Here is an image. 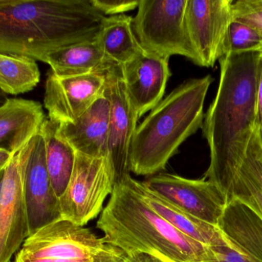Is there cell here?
<instances>
[{"label":"cell","mask_w":262,"mask_h":262,"mask_svg":"<svg viewBox=\"0 0 262 262\" xmlns=\"http://www.w3.org/2000/svg\"><path fill=\"white\" fill-rule=\"evenodd\" d=\"M7 99L8 98L7 97H6V94H5L3 91L0 90V106H1L2 104H3V103H4Z\"/></svg>","instance_id":"cell-32"},{"label":"cell","mask_w":262,"mask_h":262,"mask_svg":"<svg viewBox=\"0 0 262 262\" xmlns=\"http://www.w3.org/2000/svg\"><path fill=\"white\" fill-rule=\"evenodd\" d=\"M104 17L90 0H0V52L44 62L52 51L95 39Z\"/></svg>","instance_id":"cell-2"},{"label":"cell","mask_w":262,"mask_h":262,"mask_svg":"<svg viewBox=\"0 0 262 262\" xmlns=\"http://www.w3.org/2000/svg\"><path fill=\"white\" fill-rule=\"evenodd\" d=\"M12 154L9 153L7 151L0 149V172H3L5 168L9 164V161L12 157Z\"/></svg>","instance_id":"cell-31"},{"label":"cell","mask_w":262,"mask_h":262,"mask_svg":"<svg viewBox=\"0 0 262 262\" xmlns=\"http://www.w3.org/2000/svg\"><path fill=\"white\" fill-rule=\"evenodd\" d=\"M140 189L148 206L183 235L205 246L231 244L220 228L201 221L157 196L148 191L141 182Z\"/></svg>","instance_id":"cell-18"},{"label":"cell","mask_w":262,"mask_h":262,"mask_svg":"<svg viewBox=\"0 0 262 262\" xmlns=\"http://www.w3.org/2000/svg\"><path fill=\"white\" fill-rule=\"evenodd\" d=\"M210 75L182 83L137 126L131 141L129 170L152 176L166 169L179 148L203 126Z\"/></svg>","instance_id":"cell-4"},{"label":"cell","mask_w":262,"mask_h":262,"mask_svg":"<svg viewBox=\"0 0 262 262\" xmlns=\"http://www.w3.org/2000/svg\"><path fill=\"white\" fill-rule=\"evenodd\" d=\"M92 6L103 15H123L124 12L134 10L138 7L140 0H90Z\"/></svg>","instance_id":"cell-27"},{"label":"cell","mask_w":262,"mask_h":262,"mask_svg":"<svg viewBox=\"0 0 262 262\" xmlns=\"http://www.w3.org/2000/svg\"><path fill=\"white\" fill-rule=\"evenodd\" d=\"M232 12L233 20L252 26L262 36V0H233Z\"/></svg>","instance_id":"cell-26"},{"label":"cell","mask_w":262,"mask_h":262,"mask_svg":"<svg viewBox=\"0 0 262 262\" xmlns=\"http://www.w3.org/2000/svg\"><path fill=\"white\" fill-rule=\"evenodd\" d=\"M258 126L262 123V54L258 61Z\"/></svg>","instance_id":"cell-29"},{"label":"cell","mask_w":262,"mask_h":262,"mask_svg":"<svg viewBox=\"0 0 262 262\" xmlns=\"http://www.w3.org/2000/svg\"><path fill=\"white\" fill-rule=\"evenodd\" d=\"M2 172H0V174H1V173H2Z\"/></svg>","instance_id":"cell-35"},{"label":"cell","mask_w":262,"mask_h":262,"mask_svg":"<svg viewBox=\"0 0 262 262\" xmlns=\"http://www.w3.org/2000/svg\"><path fill=\"white\" fill-rule=\"evenodd\" d=\"M126 255L119 249L107 245L94 262H124Z\"/></svg>","instance_id":"cell-28"},{"label":"cell","mask_w":262,"mask_h":262,"mask_svg":"<svg viewBox=\"0 0 262 262\" xmlns=\"http://www.w3.org/2000/svg\"><path fill=\"white\" fill-rule=\"evenodd\" d=\"M218 227L225 236L262 261V220L240 201L228 199Z\"/></svg>","instance_id":"cell-20"},{"label":"cell","mask_w":262,"mask_h":262,"mask_svg":"<svg viewBox=\"0 0 262 262\" xmlns=\"http://www.w3.org/2000/svg\"><path fill=\"white\" fill-rule=\"evenodd\" d=\"M41 103L8 98L0 106V149L14 155L41 131L46 121Z\"/></svg>","instance_id":"cell-17"},{"label":"cell","mask_w":262,"mask_h":262,"mask_svg":"<svg viewBox=\"0 0 262 262\" xmlns=\"http://www.w3.org/2000/svg\"><path fill=\"white\" fill-rule=\"evenodd\" d=\"M261 46L262 36L255 28L238 20L232 22L228 31L226 54L258 52Z\"/></svg>","instance_id":"cell-24"},{"label":"cell","mask_w":262,"mask_h":262,"mask_svg":"<svg viewBox=\"0 0 262 262\" xmlns=\"http://www.w3.org/2000/svg\"><path fill=\"white\" fill-rule=\"evenodd\" d=\"M24 190L30 235L61 219L59 198L52 188L41 132L26 146ZM29 235V236H30Z\"/></svg>","instance_id":"cell-12"},{"label":"cell","mask_w":262,"mask_h":262,"mask_svg":"<svg viewBox=\"0 0 262 262\" xmlns=\"http://www.w3.org/2000/svg\"><path fill=\"white\" fill-rule=\"evenodd\" d=\"M104 85V73L60 76L49 71L44 98L49 119L58 125L75 121L103 93Z\"/></svg>","instance_id":"cell-13"},{"label":"cell","mask_w":262,"mask_h":262,"mask_svg":"<svg viewBox=\"0 0 262 262\" xmlns=\"http://www.w3.org/2000/svg\"><path fill=\"white\" fill-rule=\"evenodd\" d=\"M43 63L60 76L104 73L110 69L111 63L95 39L60 48L49 52Z\"/></svg>","instance_id":"cell-19"},{"label":"cell","mask_w":262,"mask_h":262,"mask_svg":"<svg viewBox=\"0 0 262 262\" xmlns=\"http://www.w3.org/2000/svg\"><path fill=\"white\" fill-rule=\"evenodd\" d=\"M110 101L104 92L75 121L58 125L60 135L77 152L107 157Z\"/></svg>","instance_id":"cell-16"},{"label":"cell","mask_w":262,"mask_h":262,"mask_svg":"<svg viewBox=\"0 0 262 262\" xmlns=\"http://www.w3.org/2000/svg\"><path fill=\"white\" fill-rule=\"evenodd\" d=\"M133 17L118 15L104 17L95 40L106 58L115 65L124 66L143 53L133 29Z\"/></svg>","instance_id":"cell-21"},{"label":"cell","mask_w":262,"mask_h":262,"mask_svg":"<svg viewBox=\"0 0 262 262\" xmlns=\"http://www.w3.org/2000/svg\"><path fill=\"white\" fill-rule=\"evenodd\" d=\"M115 184L116 175L107 157L94 158L76 152L73 173L59 198L61 219L84 227L102 212Z\"/></svg>","instance_id":"cell-6"},{"label":"cell","mask_w":262,"mask_h":262,"mask_svg":"<svg viewBox=\"0 0 262 262\" xmlns=\"http://www.w3.org/2000/svg\"><path fill=\"white\" fill-rule=\"evenodd\" d=\"M97 228L106 244L127 256L147 254L166 262H192L206 246L174 229L145 201L140 182L130 175L115 184Z\"/></svg>","instance_id":"cell-3"},{"label":"cell","mask_w":262,"mask_h":262,"mask_svg":"<svg viewBox=\"0 0 262 262\" xmlns=\"http://www.w3.org/2000/svg\"><path fill=\"white\" fill-rule=\"evenodd\" d=\"M143 186L192 216L218 227L227 206L220 188L209 180H193L169 173L149 176Z\"/></svg>","instance_id":"cell-8"},{"label":"cell","mask_w":262,"mask_h":262,"mask_svg":"<svg viewBox=\"0 0 262 262\" xmlns=\"http://www.w3.org/2000/svg\"><path fill=\"white\" fill-rule=\"evenodd\" d=\"M124 262H166L158 257L147 254H137V255H126Z\"/></svg>","instance_id":"cell-30"},{"label":"cell","mask_w":262,"mask_h":262,"mask_svg":"<svg viewBox=\"0 0 262 262\" xmlns=\"http://www.w3.org/2000/svg\"><path fill=\"white\" fill-rule=\"evenodd\" d=\"M258 132H259L260 138H261L262 142V123L258 126Z\"/></svg>","instance_id":"cell-33"},{"label":"cell","mask_w":262,"mask_h":262,"mask_svg":"<svg viewBox=\"0 0 262 262\" xmlns=\"http://www.w3.org/2000/svg\"><path fill=\"white\" fill-rule=\"evenodd\" d=\"M258 52L220 58L218 91L204 115L203 135L210 163L203 178L233 169L243 161L258 126Z\"/></svg>","instance_id":"cell-1"},{"label":"cell","mask_w":262,"mask_h":262,"mask_svg":"<svg viewBox=\"0 0 262 262\" xmlns=\"http://www.w3.org/2000/svg\"><path fill=\"white\" fill-rule=\"evenodd\" d=\"M106 246L90 229L61 219L28 237L13 262H94Z\"/></svg>","instance_id":"cell-7"},{"label":"cell","mask_w":262,"mask_h":262,"mask_svg":"<svg viewBox=\"0 0 262 262\" xmlns=\"http://www.w3.org/2000/svg\"><path fill=\"white\" fill-rule=\"evenodd\" d=\"M233 0H187L186 32L198 57L199 66L213 67L226 54Z\"/></svg>","instance_id":"cell-9"},{"label":"cell","mask_w":262,"mask_h":262,"mask_svg":"<svg viewBox=\"0 0 262 262\" xmlns=\"http://www.w3.org/2000/svg\"><path fill=\"white\" fill-rule=\"evenodd\" d=\"M122 69L127 96L140 118L162 101L171 75L169 60L143 52Z\"/></svg>","instance_id":"cell-15"},{"label":"cell","mask_w":262,"mask_h":262,"mask_svg":"<svg viewBox=\"0 0 262 262\" xmlns=\"http://www.w3.org/2000/svg\"><path fill=\"white\" fill-rule=\"evenodd\" d=\"M25 147L0 174V262H9L30 235L25 198Z\"/></svg>","instance_id":"cell-10"},{"label":"cell","mask_w":262,"mask_h":262,"mask_svg":"<svg viewBox=\"0 0 262 262\" xmlns=\"http://www.w3.org/2000/svg\"><path fill=\"white\" fill-rule=\"evenodd\" d=\"M46 147V163L52 188L58 198L73 173L76 151L58 132V124L46 118L41 131Z\"/></svg>","instance_id":"cell-22"},{"label":"cell","mask_w":262,"mask_h":262,"mask_svg":"<svg viewBox=\"0 0 262 262\" xmlns=\"http://www.w3.org/2000/svg\"><path fill=\"white\" fill-rule=\"evenodd\" d=\"M206 180L216 185L226 200L240 201L262 220V142L258 127L243 161L233 169Z\"/></svg>","instance_id":"cell-14"},{"label":"cell","mask_w":262,"mask_h":262,"mask_svg":"<svg viewBox=\"0 0 262 262\" xmlns=\"http://www.w3.org/2000/svg\"><path fill=\"white\" fill-rule=\"evenodd\" d=\"M186 5L187 0H140L132 26L144 52L168 60L182 55L200 65L186 32Z\"/></svg>","instance_id":"cell-5"},{"label":"cell","mask_w":262,"mask_h":262,"mask_svg":"<svg viewBox=\"0 0 262 262\" xmlns=\"http://www.w3.org/2000/svg\"><path fill=\"white\" fill-rule=\"evenodd\" d=\"M39 81L40 71L35 59L0 52V90L5 94L26 93Z\"/></svg>","instance_id":"cell-23"},{"label":"cell","mask_w":262,"mask_h":262,"mask_svg":"<svg viewBox=\"0 0 262 262\" xmlns=\"http://www.w3.org/2000/svg\"><path fill=\"white\" fill-rule=\"evenodd\" d=\"M258 52H259V53L262 54V46L261 47V49H260L259 50H258Z\"/></svg>","instance_id":"cell-34"},{"label":"cell","mask_w":262,"mask_h":262,"mask_svg":"<svg viewBox=\"0 0 262 262\" xmlns=\"http://www.w3.org/2000/svg\"><path fill=\"white\" fill-rule=\"evenodd\" d=\"M230 243L229 246H206L204 253L192 262H262L243 248Z\"/></svg>","instance_id":"cell-25"},{"label":"cell","mask_w":262,"mask_h":262,"mask_svg":"<svg viewBox=\"0 0 262 262\" xmlns=\"http://www.w3.org/2000/svg\"><path fill=\"white\" fill-rule=\"evenodd\" d=\"M104 74V92L111 106L107 157L115 170L117 183L130 175L129 152L139 118L127 96L122 66L114 65Z\"/></svg>","instance_id":"cell-11"}]
</instances>
